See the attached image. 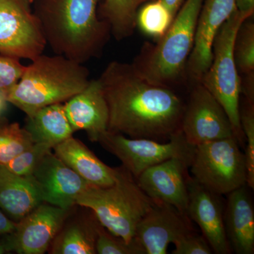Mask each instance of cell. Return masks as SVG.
I'll return each mask as SVG.
<instances>
[{
	"label": "cell",
	"mask_w": 254,
	"mask_h": 254,
	"mask_svg": "<svg viewBox=\"0 0 254 254\" xmlns=\"http://www.w3.org/2000/svg\"><path fill=\"white\" fill-rule=\"evenodd\" d=\"M5 252H6V250H5L4 245L2 242H0V254H4Z\"/></svg>",
	"instance_id": "cell-36"
},
{
	"label": "cell",
	"mask_w": 254,
	"mask_h": 254,
	"mask_svg": "<svg viewBox=\"0 0 254 254\" xmlns=\"http://www.w3.org/2000/svg\"><path fill=\"white\" fill-rule=\"evenodd\" d=\"M31 0H0V55L33 60L47 42Z\"/></svg>",
	"instance_id": "cell-9"
},
{
	"label": "cell",
	"mask_w": 254,
	"mask_h": 254,
	"mask_svg": "<svg viewBox=\"0 0 254 254\" xmlns=\"http://www.w3.org/2000/svg\"><path fill=\"white\" fill-rule=\"evenodd\" d=\"M69 210L43 203L16 223L3 245L6 252L19 254L46 253L63 228Z\"/></svg>",
	"instance_id": "cell-11"
},
{
	"label": "cell",
	"mask_w": 254,
	"mask_h": 254,
	"mask_svg": "<svg viewBox=\"0 0 254 254\" xmlns=\"http://www.w3.org/2000/svg\"><path fill=\"white\" fill-rule=\"evenodd\" d=\"M90 81L89 71L83 64L63 55L42 54L31 60L17 84L4 97L30 117L48 105L67 101Z\"/></svg>",
	"instance_id": "cell-3"
},
{
	"label": "cell",
	"mask_w": 254,
	"mask_h": 254,
	"mask_svg": "<svg viewBox=\"0 0 254 254\" xmlns=\"http://www.w3.org/2000/svg\"><path fill=\"white\" fill-rule=\"evenodd\" d=\"M251 18L241 25L234 43V57L239 72L254 73V23Z\"/></svg>",
	"instance_id": "cell-26"
},
{
	"label": "cell",
	"mask_w": 254,
	"mask_h": 254,
	"mask_svg": "<svg viewBox=\"0 0 254 254\" xmlns=\"http://www.w3.org/2000/svg\"><path fill=\"white\" fill-rule=\"evenodd\" d=\"M18 58L0 55V93L5 95L18 83L26 70Z\"/></svg>",
	"instance_id": "cell-30"
},
{
	"label": "cell",
	"mask_w": 254,
	"mask_h": 254,
	"mask_svg": "<svg viewBox=\"0 0 254 254\" xmlns=\"http://www.w3.org/2000/svg\"><path fill=\"white\" fill-rule=\"evenodd\" d=\"M100 0H38L34 13L56 55L83 64L98 58L110 28L100 18Z\"/></svg>",
	"instance_id": "cell-2"
},
{
	"label": "cell",
	"mask_w": 254,
	"mask_h": 254,
	"mask_svg": "<svg viewBox=\"0 0 254 254\" xmlns=\"http://www.w3.org/2000/svg\"><path fill=\"white\" fill-rule=\"evenodd\" d=\"M148 0H104L99 15L108 23L110 31L118 41L133 35L136 28L138 8Z\"/></svg>",
	"instance_id": "cell-22"
},
{
	"label": "cell",
	"mask_w": 254,
	"mask_h": 254,
	"mask_svg": "<svg viewBox=\"0 0 254 254\" xmlns=\"http://www.w3.org/2000/svg\"><path fill=\"white\" fill-rule=\"evenodd\" d=\"M252 16L237 10L223 23L214 39L211 64L199 81L226 112L241 146L245 145L240 120L242 79L234 57V43L242 23Z\"/></svg>",
	"instance_id": "cell-6"
},
{
	"label": "cell",
	"mask_w": 254,
	"mask_h": 254,
	"mask_svg": "<svg viewBox=\"0 0 254 254\" xmlns=\"http://www.w3.org/2000/svg\"><path fill=\"white\" fill-rule=\"evenodd\" d=\"M236 0H203L196 28L194 44L187 64L186 78L198 83L213 59L214 39L223 23L237 11Z\"/></svg>",
	"instance_id": "cell-12"
},
{
	"label": "cell",
	"mask_w": 254,
	"mask_h": 254,
	"mask_svg": "<svg viewBox=\"0 0 254 254\" xmlns=\"http://www.w3.org/2000/svg\"><path fill=\"white\" fill-rule=\"evenodd\" d=\"M203 0H186L173 23L155 44L145 43L132 64L145 79L173 88L186 78Z\"/></svg>",
	"instance_id": "cell-4"
},
{
	"label": "cell",
	"mask_w": 254,
	"mask_h": 254,
	"mask_svg": "<svg viewBox=\"0 0 254 254\" xmlns=\"http://www.w3.org/2000/svg\"><path fill=\"white\" fill-rule=\"evenodd\" d=\"M33 143L30 133L19 124L0 125V165L9 163Z\"/></svg>",
	"instance_id": "cell-25"
},
{
	"label": "cell",
	"mask_w": 254,
	"mask_h": 254,
	"mask_svg": "<svg viewBox=\"0 0 254 254\" xmlns=\"http://www.w3.org/2000/svg\"><path fill=\"white\" fill-rule=\"evenodd\" d=\"M31 177L44 203L70 210L89 184L68 168L52 150L37 165Z\"/></svg>",
	"instance_id": "cell-15"
},
{
	"label": "cell",
	"mask_w": 254,
	"mask_h": 254,
	"mask_svg": "<svg viewBox=\"0 0 254 254\" xmlns=\"http://www.w3.org/2000/svg\"><path fill=\"white\" fill-rule=\"evenodd\" d=\"M173 254H210L213 251L203 235L190 232L178 239L174 243Z\"/></svg>",
	"instance_id": "cell-31"
},
{
	"label": "cell",
	"mask_w": 254,
	"mask_h": 254,
	"mask_svg": "<svg viewBox=\"0 0 254 254\" xmlns=\"http://www.w3.org/2000/svg\"><path fill=\"white\" fill-rule=\"evenodd\" d=\"M240 120L245 136V155L247 168V185L254 189V103L246 100L240 108Z\"/></svg>",
	"instance_id": "cell-27"
},
{
	"label": "cell",
	"mask_w": 254,
	"mask_h": 254,
	"mask_svg": "<svg viewBox=\"0 0 254 254\" xmlns=\"http://www.w3.org/2000/svg\"><path fill=\"white\" fill-rule=\"evenodd\" d=\"M98 79L108 105V131L160 141L181 130L182 98L173 88L145 79L132 64L112 62Z\"/></svg>",
	"instance_id": "cell-1"
},
{
	"label": "cell",
	"mask_w": 254,
	"mask_h": 254,
	"mask_svg": "<svg viewBox=\"0 0 254 254\" xmlns=\"http://www.w3.org/2000/svg\"><path fill=\"white\" fill-rule=\"evenodd\" d=\"M16 227V222L11 220L0 209V235H9L14 231Z\"/></svg>",
	"instance_id": "cell-32"
},
{
	"label": "cell",
	"mask_w": 254,
	"mask_h": 254,
	"mask_svg": "<svg viewBox=\"0 0 254 254\" xmlns=\"http://www.w3.org/2000/svg\"><path fill=\"white\" fill-rule=\"evenodd\" d=\"M101 224L96 221L90 225L71 224L57 235L52 249L55 254H95V241Z\"/></svg>",
	"instance_id": "cell-23"
},
{
	"label": "cell",
	"mask_w": 254,
	"mask_h": 254,
	"mask_svg": "<svg viewBox=\"0 0 254 254\" xmlns=\"http://www.w3.org/2000/svg\"><path fill=\"white\" fill-rule=\"evenodd\" d=\"M175 18L160 0L150 1L138 10L136 26L147 36L160 39L166 33Z\"/></svg>",
	"instance_id": "cell-24"
},
{
	"label": "cell",
	"mask_w": 254,
	"mask_h": 254,
	"mask_svg": "<svg viewBox=\"0 0 254 254\" xmlns=\"http://www.w3.org/2000/svg\"><path fill=\"white\" fill-rule=\"evenodd\" d=\"M193 232L188 215L172 205L155 202L138 223L135 239L145 254H166L170 244Z\"/></svg>",
	"instance_id": "cell-14"
},
{
	"label": "cell",
	"mask_w": 254,
	"mask_h": 254,
	"mask_svg": "<svg viewBox=\"0 0 254 254\" xmlns=\"http://www.w3.org/2000/svg\"><path fill=\"white\" fill-rule=\"evenodd\" d=\"M189 203L187 214L201 230L213 253H232L224 222L223 208L218 195L210 191L189 176Z\"/></svg>",
	"instance_id": "cell-16"
},
{
	"label": "cell",
	"mask_w": 254,
	"mask_h": 254,
	"mask_svg": "<svg viewBox=\"0 0 254 254\" xmlns=\"http://www.w3.org/2000/svg\"><path fill=\"white\" fill-rule=\"evenodd\" d=\"M154 203L124 167L118 168L113 185H90L76 200V204L91 209L108 232L128 244L136 242L137 226Z\"/></svg>",
	"instance_id": "cell-5"
},
{
	"label": "cell",
	"mask_w": 254,
	"mask_h": 254,
	"mask_svg": "<svg viewBox=\"0 0 254 254\" xmlns=\"http://www.w3.org/2000/svg\"><path fill=\"white\" fill-rule=\"evenodd\" d=\"M95 252L98 254H145L144 249L136 240L128 244L115 237L101 226L95 241Z\"/></svg>",
	"instance_id": "cell-29"
},
{
	"label": "cell",
	"mask_w": 254,
	"mask_h": 254,
	"mask_svg": "<svg viewBox=\"0 0 254 254\" xmlns=\"http://www.w3.org/2000/svg\"><path fill=\"white\" fill-rule=\"evenodd\" d=\"M7 103L8 102L6 101L4 95L0 93V117H1V115L4 113L5 109H6Z\"/></svg>",
	"instance_id": "cell-35"
},
{
	"label": "cell",
	"mask_w": 254,
	"mask_h": 254,
	"mask_svg": "<svg viewBox=\"0 0 254 254\" xmlns=\"http://www.w3.org/2000/svg\"><path fill=\"white\" fill-rule=\"evenodd\" d=\"M163 3L174 16H176L179 10L186 0H160Z\"/></svg>",
	"instance_id": "cell-34"
},
{
	"label": "cell",
	"mask_w": 254,
	"mask_h": 254,
	"mask_svg": "<svg viewBox=\"0 0 254 254\" xmlns=\"http://www.w3.org/2000/svg\"><path fill=\"white\" fill-rule=\"evenodd\" d=\"M24 128L34 143H44L53 148L72 136L74 132L63 103L48 105L27 117Z\"/></svg>",
	"instance_id": "cell-21"
},
{
	"label": "cell",
	"mask_w": 254,
	"mask_h": 254,
	"mask_svg": "<svg viewBox=\"0 0 254 254\" xmlns=\"http://www.w3.org/2000/svg\"><path fill=\"white\" fill-rule=\"evenodd\" d=\"M190 168L195 181L218 195L247 185L245 155L235 136L195 146Z\"/></svg>",
	"instance_id": "cell-7"
},
{
	"label": "cell",
	"mask_w": 254,
	"mask_h": 254,
	"mask_svg": "<svg viewBox=\"0 0 254 254\" xmlns=\"http://www.w3.org/2000/svg\"><path fill=\"white\" fill-rule=\"evenodd\" d=\"M73 131L83 130L90 139L98 141L108 131V108L98 79H91L88 86L64 105Z\"/></svg>",
	"instance_id": "cell-17"
},
{
	"label": "cell",
	"mask_w": 254,
	"mask_h": 254,
	"mask_svg": "<svg viewBox=\"0 0 254 254\" xmlns=\"http://www.w3.org/2000/svg\"><path fill=\"white\" fill-rule=\"evenodd\" d=\"M98 141L120 159L124 168L136 179L147 169L170 158L184 159L191 163L195 148L187 143L181 130L166 143L148 138H127L121 133L108 131Z\"/></svg>",
	"instance_id": "cell-8"
},
{
	"label": "cell",
	"mask_w": 254,
	"mask_h": 254,
	"mask_svg": "<svg viewBox=\"0 0 254 254\" xmlns=\"http://www.w3.org/2000/svg\"><path fill=\"white\" fill-rule=\"evenodd\" d=\"M247 187L244 185L227 194L224 214L227 239L237 254L254 253V210Z\"/></svg>",
	"instance_id": "cell-18"
},
{
	"label": "cell",
	"mask_w": 254,
	"mask_h": 254,
	"mask_svg": "<svg viewBox=\"0 0 254 254\" xmlns=\"http://www.w3.org/2000/svg\"><path fill=\"white\" fill-rule=\"evenodd\" d=\"M236 4L240 12L254 14V0H236Z\"/></svg>",
	"instance_id": "cell-33"
},
{
	"label": "cell",
	"mask_w": 254,
	"mask_h": 254,
	"mask_svg": "<svg viewBox=\"0 0 254 254\" xmlns=\"http://www.w3.org/2000/svg\"><path fill=\"white\" fill-rule=\"evenodd\" d=\"M181 131L192 146L233 137L226 112L203 84H193L188 103L185 104Z\"/></svg>",
	"instance_id": "cell-10"
},
{
	"label": "cell",
	"mask_w": 254,
	"mask_h": 254,
	"mask_svg": "<svg viewBox=\"0 0 254 254\" xmlns=\"http://www.w3.org/2000/svg\"><path fill=\"white\" fill-rule=\"evenodd\" d=\"M190 165L184 159H169L143 171L137 177V183L153 201L172 205L187 215Z\"/></svg>",
	"instance_id": "cell-13"
},
{
	"label": "cell",
	"mask_w": 254,
	"mask_h": 254,
	"mask_svg": "<svg viewBox=\"0 0 254 254\" xmlns=\"http://www.w3.org/2000/svg\"><path fill=\"white\" fill-rule=\"evenodd\" d=\"M31 1H33V0H31Z\"/></svg>",
	"instance_id": "cell-37"
},
{
	"label": "cell",
	"mask_w": 254,
	"mask_h": 254,
	"mask_svg": "<svg viewBox=\"0 0 254 254\" xmlns=\"http://www.w3.org/2000/svg\"><path fill=\"white\" fill-rule=\"evenodd\" d=\"M53 149L64 163L89 185L108 187L116 181L118 168L105 165L82 142L72 136L58 143Z\"/></svg>",
	"instance_id": "cell-19"
},
{
	"label": "cell",
	"mask_w": 254,
	"mask_h": 254,
	"mask_svg": "<svg viewBox=\"0 0 254 254\" xmlns=\"http://www.w3.org/2000/svg\"><path fill=\"white\" fill-rule=\"evenodd\" d=\"M44 203L31 176H20L0 165V209L13 221L19 222Z\"/></svg>",
	"instance_id": "cell-20"
},
{
	"label": "cell",
	"mask_w": 254,
	"mask_h": 254,
	"mask_svg": "<svg viewBox=\"0 0 254 254\" xmlns=\"http://www.w3.org/2000/svg\"><path fill=\"white\" fill-rule=\"evenodd\" d=\"M50 145L34 143L27 149L15 157L9 163L2 165L11 173L20 176H31L42 159L52 150Z\"/></svg>",
	"instance_id": "cell-28"
}]
</instances>
